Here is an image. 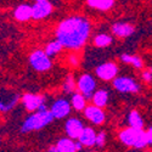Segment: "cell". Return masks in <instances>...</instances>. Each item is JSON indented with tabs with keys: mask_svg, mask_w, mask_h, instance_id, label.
I'll list each match as a JSON object with an SVG mask.
<instances>
[{
	"mask_svg": "<svg viewBox=\"0 0 152 152\" xmlns=\"http://www.w3.org/2000/svg\"><path fill=\"white\" fill-rule=\"evenodd\" d=\"M90 34V23L83 17H68L58 23L56 39L62 48L78 50L84 46Z\"/></svg>",
	"mask_w": 152,
	"mask_h": 152,
	"instance_id": "6da1fadb",
	"label": "cell"
},
{
	"mask_svg": "<svg viewBox=\"0 0 152 152\" xmlns=\"http://www.w3.org/2000/svg\"><path fill=\"white\" fill-rule=\"evenodd\" d=\"M55 118L53 117L51 112L48 108L45 110H37L35 113L31 115L26 121L23 122L21 132L22 133H29L34 130H40L48 124H50Z\"/></svg>",
	"mask_w": 152,
	"mask_h": 152,
	"instance_id": "7a4b0ae2",
	"label": "cell"
},
{
	"mask_svg": "<svg viewBox=\"0 0 152 152\" xmlns=\"http://www.w3.org/2000/svg\"><path fill=\"white\" fill-rule=\"evenodd\" d=\"M119 140L125 145L134 148H144L147 146L145 132L142 129L126 128L119 133Z\"/></svg>",
	"mask_w": 152,
	"mask_h": 152,
	"instance_id": "3957f363",
	"label": "cell"
},
{
	"mask_svg": "<svg viewBox=\"0 0 152 152\" xmlns=\"http://www.w3.org/2000/svg\"><path fill=\"white\" fill-rule=\"evenodd\" d=\"M29 63L38 72H46L53 66L51 60L44 53V50H35V51H33L29 55Z\"/></svg>",
	"mask_w": 152,
	"mask_h": 152,
	"instance_id": "277c9868",
	"label": "cell"
},
{
	"mask_svg": "<svg viewBox=\"0 0 152 152\" xmlns=\"http://www.w3.org/2000/svg\"><path fill=\"white\" fill-rule=\"evenodd\" d=\"M77 88L80 94L85 97V100H90L94 91L96 90V82L90 74H83L78 79Z\"/></svg>",
	"mask_w": 152,
	"mask_h": 152,
	"instance_id": "5b68a950",
	"label": "cell"
},
{
	"mask_svg": "<svg viewBox=\"0 0 152 152\" xmlns=\"http://www.w3.org/2000/svg\"><path fill=\"white\" fill-rule=\"evenodd\" d=\"M113 88L121 93H137L140 90V85L129 77L113 78Z\"/></svg>",
	"mask_w": 152,
	"mask_h": 152,
	"instance_id": "8992f818",
	"label": "cell"
},
{
	"mask_svg": "<svg viewBox=\"0 0 152 152\" xmlns=\"http://www.w3.org/2000/svg\"><path fill=\"white\" fill-rule=\"evenodd\" d=\"M95 73H96V75L100 79H102L105 82H108V80H112L115 77H117L118 67H117L116 63H113V62H106V63L100 65L95 69Z\"/></svg>",
	"mask_w": 152,
	"mask_h": 152,
	"instance_id": "52a82bcc",
	"label": "cell"
},
{
	"mask_svg": "<svg viewBox=\"0 0 152 152\" xmlns=\"http://www.w3.org/2000/svg\"><path fill=\"white\" fill-rule=\"evenodd\" d=\"M53 12V5L49 0L35 1L32 6V18L33 20H43Z\"/></svg>",
	"mask_w": 152,
	"mask_h": 152,
	"instance_id": "ba28073f",
	"label": "cell"
},
{
	"mask_svg": "<svg viewBox=\"0 0 152 152\" xmlns=\"http://www.w3.org/2000/svg\"><path fill=\"white\" fill-rule=\"evenodd\" d=\"M50 112L54 118L56 119H62L69 115L71 112V104L65 99H58L55 102L51 105V108H50Z\"/></svg>",
	"mask_w": 152,
	"mask_h": 152,
	"instance_id": "9c48e42d",
	"label": "cell"
},
{
	"mask_svg": "<svg viewBox=\"0 0 152 152\" xmlns=\"http://www.w3.org/2000/svg\"><path fill=\"white\" fill-rule=\"evenodd\" d=\"M83 111H84V116L91 123H94L96 125L102 124L105 122V119H106V115H105V112L102 111V108L97 107L95 105L85 106Z\"/></svg>",
	"mask_w": 152,
	"mask_h": 152,
	"instance_id": "30bf717a",
	"label": "cell"
},
{
	"mask_svg": "<svg viewBox=\"0 0 152 152\" xmlns=\"http://www.w3.org/2000/svg\"><path fill=\"white\" fill-rule=\"evenodd\" d=\"M20 96L15 93L10 91H1L0 93V111L1 112H7L12 110L18 102Z\"/></svg>",
	"mask_w": 152,
	"mask_h": 152,
	"instance_id": "8fae6325",
	"label": "cell"
},
{
	"mask_svg": "<svg viewBox=\"0 0 152 152\" xmlns=\"http://www.w3.org/2000/svg\"><path fill=\"white\" fill-rule=\"evenodd\" d=\"M22 102L27 111H37L40 105L45 104V97L37 94H24L22 96Z\"/></svg>",
	"mask_w": 152,
	"mask_h": 152,
	"instance_id": "7c38bea8",
	"label": "cell"
},
{
	"mask_svg": "<svg viewBox=\"0 0 152 152\" xmlns=\"http://www.w3.org/2000/svg\"><path fill=\"white\" fill-rule=\"evenodd\" d=\"M83 128H84V125H83L82 121H79L78 118H69L65 124V129H66L68 137L73 139V140L74 139H78Z\"/></svg>",
	"mask_w": 152,
	"mask_h": 152,
	"instance_id": "4fadbf2b",
	"label": "cell"
},
{
	"mask_svg": "<svg viewBox=\"0 0 152 152\" xmlns=\"http://www.w3.org/2000/svg\"><path fill=\"white\" fill-rule=\"evenodd\" d=\"M49 151L51 152H75V142L71 137H63L60 139L57 144L53 147H50Z\"/></svg>",
	"mask_w": 152,
	"mask_h": 152,
	"instance_id": "5bb4252c",
	"label": "cell"
},
{
	"mask_svg": "<svg viewBox=\"0 0 152 152\" xmlns=\"http://www.w3.org/2000/svg\"><path fill=\"white\" fill-rule=\"evenodd\" d=\"M95 137H96L95 130L93 128H89V126H84L80 135L78 136V140L83 146L93 147L95 146Z\"/></svg>",
	"mask_w": 152,
	"mask_h": 152,
	"instance_id": "9a60e30c",
	"label": "cell"
},
{
	"mask_svg": "<svg viewBox=\"0 0 152 152\" xmlns=\"http://www.w3.org/2000/svg\"><path fill=\"white\" fill-rule=\"evenodd\" d=\"M134 27L129 23H124V22H117L112 26V32L113 34H116L117 37L121 38H126L134 33Z\"/></svg>",
	"mask_w": 152,
	"mask_h": 152,
	"instance_id": "2e32d148",
	"label": "cell"
},
{
	"mask_svg": "<svg viewBox=\"0 0 152 152\" xmlns=\"http://www.w3.org/2000/svg\"><path fill=\"white\" fill-rule=\"evenodd\" d=\"M14 16L18 22H26L29 18H32V6L27 4H22L16 7Z\"/></svg>",
	"mask_w": 152,
	"mask_h": 152,
	"instance_id": "e0dca14e",
	"label": "cell"
},
{
	"mask_svg": "<svg viewBox=\"0 0 152 152\" xmlns=\"http://www.w3.org/2000/svg\"><path fill=\"white\" fill-rule=\"evenodd\" d=\"M91 100L95 106L97 107H105L108 102V93L106 90H97V91H94L93 96H91Z\"/></svg>",
	"mask_w": 152,
	"mask_h": 152,
	"instance_id": "ac0fdd59",
	"label": "cell"
},
{
	"mask_svg": "<svg viewBox=\"0 0 152 152\" xmlns=\"http://www.w3.org/2000/svg\"><path fill=\"white\" fill-rule=\"evenodd\" d=\"M86 3L93 9H96L100 11H107L113 6L115 0H86Z\"/></svg>",
	"mask_w": 152,
	"mask_h": 152,
	"instance_id": "d6986e66",
	"label": "cell"
},
{
	"mask_svg": "<svg viewBox=\"0 0 152 152\" xmlns=\"http://www.w3.org/2000/svg\"><path fill=\"white\" fill-rule=\"evenodd\" d=\"M128 122H129V125L132 128H135V129H142L144 128V121L137 111H132L129 113Z\"/></svg>",
	"mask_w": 152,
	"mask_h": 152,
	"instance_id": "ffe728a7",
	"label": "cell"
},
{
	"mask_svg": "<svg viewBox=\"0 0 152 152\" xmlns=\"http://www.w3.org/2000/svg\"><path fill=\"white\" fill-rule=\"evenodd\" d=\"M61 50H62V45H61V43L56 39V40H54V42H50V43L45 46L44 53H45L49 57H51V56L57 55V54L61 51Z\"/></svg>",
	"mask_w": 152,
	"mask_h": 152,
	"instance_id": "44dd1931",
	"label": "cell"
},
{
	"mask_svg": "<svg viewBox=\"0 0 152 152\" xmlns=\"http://www.w3.org/2000/svg\"><path fill=\"white\" fill-rule=\"evenodd\" d=\"M71 105L75 111H83L86 106V100L82 94H74L71 100Z\"/></svg>",
	"mask_w": 152,
	"mask_h": 152,
	"instance_id": "7402d4cb",
	"label": "cell"
},
{
	"mask_svg": "<svg viewBox=\"0 0 152 152\" xmlns=\"http://www.w3.org/2000/svg\"><path fill=\"white\" fill-rule=\"evenodd\" d=\"M121 58H122L123 62L130 63V65H133L135 68H142V66H144L142 60L139 57V56H133V55H128V54H123L121 56Z\"/></svg>",
	"mask_w": 152,
	"mask_h": 152,
	"instance_id": "603a6c76",
	"label": "cell"
},
{
	"mask_svg": "<svg viewBox=\"0 0 152 152\" xmlns=\"http://www.w3.org/2000/svg\"><path fill=\"white\" fill-rule=\"evenodd\" d=\"M111 43H112V37H110L108 34H104V33L96 35L94 39V44L97 48H106L111 45Z\"/></svg>",
	"mask_w": 152,
	"mask_h": 152,
	"instance_id": "cb8c5ba5",
	"label": "cell"
},
{
	"mask_svg": "<svg viewBox=\"0 0 152 152\" xmlns=\"http://www.w3.org/2000/svg\"><path fill=\"white\" fill-rule=\"evenodd\" d=\"M75 88H77V83L74 82L73 75L72 74L67 75L65 83H63V91L65 93H73Z\"/></svg>",
	"mask_w": 152,
	"mask_h": 152,
	"instance_id": "d4e9b609",
	"label": "cell"
},
{
	"mask_svg": "<svg viewBox=\"0 0 152 152\" xmlns=\"http://www.w3.org/2000/svg\"><path fill=\"white\" fill-rule=\"evenodd\" d=\"M106 144V133L105 132H100L96 134L95 137V146L97 147H104Z\"/></svg>",
	"mask_w": 152,
	"mask_h": 152,
	"instance_id": "484cf974",
	"label": "cell"
},
{
	"mask_svg": "<svg viewBox=\"0 0 152 152\" xmlns=\"http://www.w3.org/2000/svg\"><path fill=\"white\" fill-rule=\"evenodd\" d=\"M145 136H146L147 145H151V144H152V128H148V129L145 132Z\"/></svg>",
	"mask_w": 152,
	"mask_h": 152,
	"instance_id": "4316f807",
	"label": "cell"
},
{
	"mask_svg": "<svg viewBox=\"0 0 152 152\" xmlns=\"http://www.w3.org/2000/svg\"><path fill=\"white\" fill-rule=\"evenodd\" d=\"M68 62L71 63V66H73V67L78 66V63H79V61H78V57L75 56V55H71V56H69V58H68Z\"/></svg>",
	"mask_w": 152,
	"mask_h": 152,
	"instance_id": "83f0119b",
	"label": "cell"
},
{
	"mask_svg": "<svg viewBox=\"0 0 152 152\" xmlns=\"http://www.w3.org/2000/svg\"><path fill=\"white\" fill-rule=\"evenodd\" d=\"M142 79L146 80V82H151V79H152L151 71H145V72H142Z\"/></svg>",
	"mask_w": 152,
	"mask_h": 152,
	"instance_id": "f1b7e54d",
	"label": "cell"
},
{
	"mask_svg": "<svg viewBox=\"0 0 152 152\" xmlns=\"http://www.w3.org/2000/svg\"><path fill=\"white\" fill-rule=\"evenodd\" d=\"M35 1H42V0H35Z\"/></svg>",
	"mask_w": 152,
	"mask_h": 152,
	"instance_id": "f546056e",
	"label": "cell"
}]
</instances>
